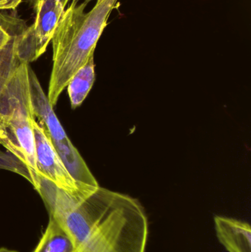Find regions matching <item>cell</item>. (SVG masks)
Listing matches in <instances>:
<instances>
[{
	"mask_svg": "<svg viewBox=\"0 0 251 252\" xmlns=\"http://www.w3.org/2000/svg\"><path fill=\"white\" fill-rule=\"evenodd\" d=\"M35 189L76 252H145L148 219L137 198L101 187L73 195L42 176Z\"/></svg>",
	"mask_w": 251,
	"mask_h": 252,
	"instance_id": "6da1fadb",
	"label": "cell"
},
{
	"mask_svg": "<svg viewBox=\"0 0 251 252\" xmlns=\"http://www.w3.org/2000/svg\"><path fill=\"white\" fill-rule=\"evenodd\" d=\"M118 0H97L85 13L87 3H71L64 10L53 35V68L49 83V101L57 103L72 77L85 64L108 25Z\"/></svg>",
	"mask_w": 251,
	"mask_h": 252,
	"instance_id": "7a4b0ae2",
	"label": "cell"
},
{
	"mask_svg": "<svg viewBox=\"0 0 251 252\" xmlns=\"http://www.w3.org/2000/svg\"><path fill=\"white\" fill-rule=\"evenodd\" d=\"M29 66L24 62L19 64L0 97V145L28 168L32 177V175L38 174V171Z\"/></svg>",
	"mask_w": 251,
	"mask_h": 252,
	"instance_id": "3957f363",
	"label": "cell"
},
{
	"mask_svg": "<svg viewBox=\"0 0 251 252\" xmlns=\"http://www.w3.org/2000/svg\"><path fill=\"white\" fill-rule=\"evenodd\" d=\"M29 90L34 116L50 138L53 147L71 176L81 186L98 188V182L93 176L86 163L74 146L50 104L30 66L28 69Z\"/></svg>",
	"mask_w": 251,
	"mask_h": 252,
	"instance_id": "277c9868",
	"label": "cell"
},
{
	"mask_svg": "<svg viewBox=\"0 0 251 252\" xmlns=\"http://www.w3.org/2000/svg\"><path fill=\"white\" fill-rule=\"evenodd\" d=\"M33 9L35 22L29 28L24 24L16 46L19 61L29 64L45 53L65 10L56 0H42Z\"/></svg>",
	"mask_w": 251,
	"mask_h": 252,
	"instance_id": "5b68a950",
	"label": "cell"
},
{
	"mask_svg": "<svg viewBox=\"0 0 251 252\" xmlns=\"http://www.w3.org/2000/svg\"><path fill=\"white\" fill-rule=\"evenodd\" d=\"M32 127L38 174L73 195H88L100 187L90 188L80 185L65 167L50 138L36 120L33 121Z\"/></svg>",
	"mask_w": 251,
	"mask_h": 252,
	"instance_id": "8992f818",
	"label": "cell"
},
{
	"mask_svg": "<svg viewBox=\"0 0 251 252\" xmlns=\"http://www.w3.org/2000/svg\"><path fill=\"white\" fill-rule=\"evenodd\" d=\"M25 23L19 18L0 13V25L10 35L7 44L0 49V97L15 71L22 63L17 56L16 46L18 35Z\"/></svg>",
	"mask_w": 251,
	"mask_h": 252,
	"instance_id": "52a82bcc",
	"label": "cell"
},
{
	"mask_svg": "<svg viewBox=\"0 0 251 252\" xmlns=\"http://www.w3.org/2000/svg\"><path fill=\"white\" fill-rule=\"evenodd\" d=\"M215 232L220 243L228 252H251V229L247 222L216 216Z\"/></svg>",
	"mask_w": 251,
	"mask_h": 252,
	"instance_id": "ba28073f",
	"label": "cell"
},
{
	"mask_svg": "<svg viewBox=\"0 0 251 252\" xmlns=\"http://www.w3.org/2000/svg\"><path fill=\"white\" fill-rule=\"evenodd\" d=\"M32 252H76L67 232L52 217Z\"/></svg>",
	"mask_w": 251,
	"mask_h": 252,
	"instance_id": "9c48e42d",
	"label": "cell"
},
{
	"mask_svg": "<svg viewBox=\"0 0 251 252\" xmlns=\"http://www.w3.org/2000/svg\"><path fill=\"white\" fill-rule=\"evenodd\" d=\"M95 81L94 56L72 77L67 85L71 106L75 109L79 107L86 98Z\"/></svg>",
	"mask_w": 251,
	"mask_h": 252,
	"instance_id": "30bf717a",
	"label": "cell"
},
{
	"mask_svg": "<svg viewBox=\"0 0 251 252\" xmlns=\"http://www.w3.org/2000/svg\"><path fill=\"white\" fill-rule=\"evenodd\" d=\"M21 2L22 0H0V10H13Z\"/></svg>",
	"mask_w": 251,
	"mask_h": 252,
	"instance_id": "8fae6325",
	"label": "cell"
},
{
	"mask_svg": "<svg viewBox=\"0 0 251 252\" xmlns=\"http://www.w3.org/2000/svg\"><path fill=\"white\" fill-rule=\"evenodd\" d=\"M10 39V35L5 29L0 25V49L2 48Z\"/></svg>",
	"mask_w": 251,
	"mask_h": 252,
	"instance_id": "7c38bea8",
	"label": "cell"
},
{
	"mask_svg": "<svg viewBox=\"0 0 251 252\" xmlns=\"http://www.w3.org/2000/svg\"><path fill=\"white\" fill-rule=\"evenodd\" d=\"M41 1H42V0H29L32 7H35V6ZM56 1H59L63 7H66V5L67 4L68 1H69V0H56Z\"/></svg>",
	"mask_w": 251,
	"mask_h": 252,
	"instance_id": "4fadbf2b",
	"label": "cell"
},
{
	"mask_svg": "<svg viewBox=\"0 0 251 252\" xmlns=\"http://www.w3.org/2000/svg\"><path fill=\"white\" fill-rule=\"evenodd\" d=\"M0 252H19L12 249L7 248V247H0Z\"/></svg>",
	"mask_w": 251,
	"mask_h": 252,
	"instance_id": "5bb4252c",
	"label": "cell"
},
{
	"mask_svg": "<svg viewBox=\"0 0 251 252\" xmlns=\"http://www.w3.org/2000/svg\"><path fill=\"white\" fill-rule=\"evenodd\" d=\"M81 1V0H72V2H75L76 3V4H78V1ZM93 1V0H84V2L87 3L88 4V2H90V1Z\"/></svg>",
	"mask_w": 251,
	"mask_h": 252,
	"instance_id": "9a60e30c",
	"label": "cell"
}]
</instances>
